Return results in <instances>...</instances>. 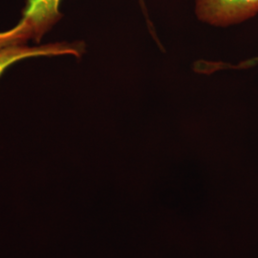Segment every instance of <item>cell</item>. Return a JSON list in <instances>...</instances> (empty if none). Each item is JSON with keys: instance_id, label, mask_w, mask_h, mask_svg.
Wrapping results in <instances>:
<instances>
[{"instance_id": "4", "label": "cell", "mask_w": 258, "mask_h": 258, "mask_svg": "<svg viewBox=\"0 0 258 258\" xmlns=\"http://www.w3.org/2000/svg\"><path fill=\"white\" fill-rule=\"evenodd\" d=\"M29 39H32L30 30L19 21L15 27L0 33V49L16 44H25Z\"/></svg>"}, {"instance_id": "3", "label": "cell", "mask_w": 258, "mask_h": 258, "mask_svg": "<svg viewBox=\"0 0 258 258\" xmlns=\"http://www.w3.org/2000/svg\"><path fill=\"white\" fill-rule=\"evenodd\" d=\"M62 0H27L19 20L32 34V39L39 42L61 18L60 3Z\"/></svg>"}, {"instance_id": "1", "label": "cell", "mask_w": 258, "mask_h": 258, "mask_svg": "<svg viewBox=\"0 0 258 258\" xmlns=\"http://www.w3.org/2000/svg\"><path fill=\"white\" fill-rule=\"evenodd\" d=\"M195 15L214 27L242 23L258 14V0H195Z\"/></svg>"}, {"instance_id": "2", "label": "cell", "mask_w": 258, "mask_h": 258, "mask_svg": "<svg viewBox=\"0 0 258 258\" xmlns=\"http://www.w3.org/2000/svg\"><path fill=\"white\" fill-rule=\"evenodd\" d=\"M85 51V44L79 42H55L38 46L16 44L0 49V78L12 65L22 59L37 56L74 55L81 57Z\"/></svg>"}]
</instances>
